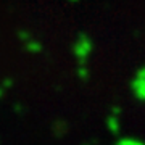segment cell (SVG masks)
<instances>
[{
	"mask_svg": "<svg viewBox=\"0 0 145 145\" xmlns=\"http://www.w3.org/2000/svg\"><path fill=\"white\" fill-rule=\"evenodd\" d=\"M93 50V44L87 36H79V39L72 45V52L78 58L79 65H87V60Z\"/></svg>",
	"mask_w": 145,
	"mask_h": 145,
	"instance_id": "obj_1",
	"label": "cell"
},
{
	"mask_svg": "<svg viewBox=\"0 0 145 145\" xmlns=\"http://www.w3.org/2000/svg\"><path fill=\"white\" fill-rule=\"evenodd\" d=\"M132 90H134V95L137 99L145 102V78L135 76V79L132 81Z\"/></svg>",
	"mask_w": 145,
	"mask_h": 145,
	"instance_id": "obj_2",
	"label": "cell"
},
{
	"mask_svg": "<svg viewBox=\"0 0 145 145\" xmlns=\"http://www.w3.org/2000/svg\"><path fill=\"white\" fill-rule=\"evenodd\" d=\"M118 113H119V110L114 108L113 113L108 116V123H106L110 132H113V134H118L119 129H121V126H119V119H118Z\"/></svg>",
	"mask_w": 145,
	"mask_h": 145,
	"instance_id": "obj_3",
	"label": "cell"
},
{
	"mask_svg": "<svg viewBox=\"0 0 145 145\" xmlns=\"http://www.w3.org/2000/svg\"><path fill=\"white\" fill-rule=\"evenodd\" d=\"M23 44H24V48H26V50H27L29 53H40V52H42V45H40V42L27 39V40H24Z\"/></svg>",
	"mask_w": 145,
	"mask_h": 145,
	"instance_id": "obj_4",
	"label": "cell"
},
{
	"mask_svg": "<svg viewBox=\"0 0 145 145\" xmlns=\"http://www.w3.org/2000/svg\"><path fill=\"white\" fill-rule=\"evenodd\" d=\"M116 145H145V142L140 139H134V137H123L116 142Z\"/></svg>",
	"mask_w": 145,
	"mask_h": 145,
	"instance_id": "obj_5",
	"label": "cell"
},
{
	"mask_svg": "<svg viewBox=\"0 0 145 145\" xmlns=\"http://www.w3.org/2000/svg\"><path fill=\"white\" fill-rule=\"evenodd\" d=\"M78 74H79V79H81V81H87L89 79V68H87V65H79Z\"/></svg>",
	"mask_w": 145,
	"mask_h": 145,
	"instance_id": "obj_6",
	"label": "cell"
},
{
	"mask_svg": "<svg viewBox=\"0 0 145 145\" xmlns=\"http://www.w3.org/2000/svg\"><path fill=\"white\" fill-rule=\"evenodd\" d=\"M3 97V87H0V99Z\"/></svg>",
	"mask_w": 145,
	"mask_h": 145,
	"instance_id": "obj_7",
	"label": "cell"
}]
</instances>
